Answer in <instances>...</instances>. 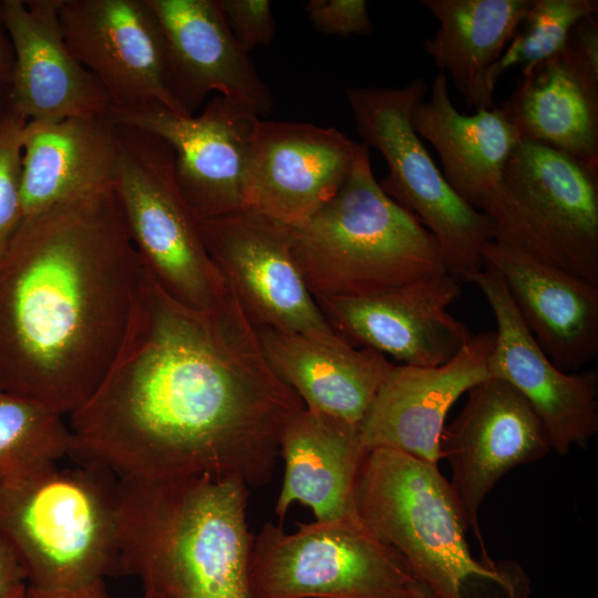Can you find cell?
I'll return each mask as SVG.
<instances>
[{"label": "cell", "instance_id": "cb8c5ba5", "mask_svg": "<svg viewBox=\"0 0 598 598\" xmlns=\"http://www.w3.org/2000/svg\"><path fill=\"white\" fill-rule=\"evenodd\" d=\"M276 375L312 412L360 424L393 363L343 338L324 340L272 327H255Z\"/></svg>", "mask_w": 598, "mask_h": 598}, {"label": "cell", "instance_id": "277c9868", "mask_svg": "<svg viewBox=\"0 0 598 598\" xmlns=\"http://www.w3.org/2000/svg\"><path fill=\"white\" fill-rule=\"evenodd\" d=\"M0 539L28 586L72 591L121 576L118 478L93 463L0 475Z\"/></svg>", "mask_w": 598, "mask_h": 598}, {"label": "cell", "instance_id": "5b68a950", "mask_svg": "<svg viewBox=\"0 0 598 598\" xmlns=\"http://www.w3.org/2000/svg\"><path fill=\"white\" fill-rule=\"evenodd\" d=\"M354 512L439 598H528L518 565H487L472 556L463 514L437 466L390 448L369 451Z\"/></svg>", "mask_w": 598, "mask_h": 598}, {"label": "cell", "instance_id": "6da1fadb", "mask_svg": "<svg viewBox=\"0 0 598 598\" xmlns=\"http://www.w3.org/2000/svg\"><path fill=\"white\" fill-rule=\"evenodd\" d=\"M303 408L227 285L212 309L197 311L146 275L113 367L69 415L70 456L118 480L210 475L261 486L285 425Z\"/></svg>", "mask_w": 598, "mask_h": 598}, {"label": "cell", "instance_id": "52a82bcc", "mask_svg": "<svg viewBox=\"0 0 598 598\" xmlns=\"http://www.w3.org/2000/svg\"><path fill=\"white\" fill-rule=\"evenodd\" d=\"M474 206L492 221L493 240L598 285V169L520 141Z\"/></svg>", "mask_w": 598, "mask_h": 598}, {"label": "cell", "instance_id": "1f68e13d", "mask_svg": "<svg viewBox=\"0 0 598 598\" xmlns=\"http://www.w3.org/2000/svg\"><path fill=\"white\" fill-rule=\"evenodd\" d=\"M308 19L318 32L328 35H370L374 28L364 0H309Z\"/></svg>", "mask_w": 598, "mask_h": 598}, {"label": "cell", "instance_id": "ac0fdd59", "mask_svg": "<svg viewBox=\"0 0 598 598\" xmlns=\"http://www.w3.org/2000/svg\"><path fill=\"white\" fill-rule=\"evenodd\" d=\"M495 331L473 334L448 362L433 367L393 364L360 423L365 447L390 448L437 466L440 440L451 406L491 377Z\"/></svg>", "mask_w": 598, "mask_h": 598}, {"label": "cell", "instance_id": "8fae6325", "mask_svg": "<svg viewBox=\"0 0 598 598\" xmlns=\"http://www.w3.org/2000/svg\"><path fill=\"white\" fill-rule=\"evenodd\" d=\"M197 221L213 264L255 327L342 338L305 282L289 226L249 208Z\"/></svg>", "mask_w": 598, "mask_h": 598}, {"label": "cell", "instance_id": "d6a6232c", "mask_svg": "<svg viewBox=\"0 0 598 598\" xmlns=\"http://www.w3.org/2000/svg\"><path fill=\"white\" fill-rule=\"evenodd\" d=\"M27 577L11 548L0 539V596L25 586Z\"/></svg>", "mask_w": 598, "mask_h": 598}, {"label": "cell", "instance_id": "4dcf8cb0", "mask_svg": "<svg viewBox=\"0 0 598 598\" xmlns=\"http://www.w3.org/2000/svg\"><path fill=\"white\" fill-rule=\"evenodd\" d=\"M217 1L229 30L246 53L274 42L276 23L268 0Z\"/></svg>", "mask_w": 598, "mask_h": 598}, {"label": "cell", "instance_id": "7c38bea8", "mask_svg": "<svg viewBox=\"0 0 598 598\" xmlns=\"http://www.w3.org/2000/svg\"><path fill=\"white\" fill-rule=\"evenodd\" d=\"M467 400L441 440V460L451 468V488L467 529L480 544L482 561L494 565L481 533L480 508L511 470L545 457L548 432L527 399L508 382L489 377L473 385Z\"/></svg>", "mask_w": 598, "mask_h": 598}, {"label": "cell", "instance_id": "3957f363", "mask_svg": "<svg viewBox=\"0 0 598 598\" xmlns=\"http://www.w3.org/2000/svg\"><path fill=\"white\" fill-rule=\"evenodd\" d=\"M118 488L123 575L167 598H256L244 481L118 480Z\"/></svg>", "mask_w": 598, "mask_h": 598}, {"label": "cell", "instance_id": "603a6c76", "mask_svg": "<svg viewBox=\"0 0 598 598\" xmlns=\"http://www.w3.org/2000/svg\"><path fill=\"white\" fill-rule=\"evenodd\" d=\"M499 107L522 141L547 145L598 169V62L568 40L523 72Z\"/></svg>", "mask_w": 598, "mask_h": 598}, {"label": "cell", "instance_id": "e0dca14e", "mask_svg": "<svg viewBox=\"0 0 598 598\" xmlns=\"http://www.w3.org/2000/svg\"><path fill=\"white\" fill-rule=\"evenodd\" d=\"M359 146L336 127L259 118L246 173V207L289 227L305 224L342 186Z\"/></svg>", "mask_w": 598, "mask_h": 598}, {"label": "cell", "instance_id": "4fadbf2b", "mask_svg": "<svg viewBox=\"0 0 598 598\" xmlns=\"http://www.w3.org/2000/svg\"><path fill=\"white\" fill-rule=\"evenodd\" d=\"M116 122L164 140L174 153L179 193L196 218L231 214L246 207V173L259 117L216 94L195 116L152 104L109 109Z\"/></svg>", "mask_w": 598, "mask_h": 598}, {"label": "cell", "instance_id": "d6986e66", "mask_svg": "<svg viewBox=\"0 0 598 598\" xmlns=\"http://www.w3.org/2000/svg\"><path fill=\"white\" fill-rule=\"evenodd\" d=\"M163 28L172 94L187 116L210 92L259 117L271 92L229 30L217 0H148Z\"/></svg>", "mask_w": 598, "mask_h": 598}, {"label": "cell", "instance_id": "f546056e", "mask_svg": "<svg viewBox=\"0 0 598 598\" xmlns=\"http://www.w3.org/2000/svg\"><path fill=\"white\" fill-rule=\"evenodd\" d=\"M27 122L7 97L0 113V257L22 221V135Z\"/></svg>", "mask_w": 598, "mask_h": 598}, {"label": "cell", "instance_id": "ba28073f", "mask_svg": "<svg viewBox=\"0 0 598 598\" xmlns=\"http://www.w3.org/2000/svg\"><path fill=\"white\" fill-rule=\"evenodd\" d=\"M426 92L416 76L402 87L349 86L344 94L362 143L385 159L381 188L431 233L446 272L472 282L483 270L482 248L494 239V227L448 185L412 126V111Z\"/></svg>", "mask_w": 598, "mask_h": 598}, {"label": "cell", "instance_id": "30bf717a", "mask_svg": "<svg viewBox=\"0 0 598 598\" xmlns=\"http://www.w3.org/2000/svg\"><path fill=\"white\" fill-rule=\"evenodd\" d=\"M256 598H420L406 560L354 515L297 524L266 523L254 537Z\"/></svg>", "mask_w": 598, "mask_h": 598}, {"label": "cell", "instance_id": "836d02e7", "mask_svg": "<svg viewBox=\"0 0 598 598\" xmlns=\"http://www.w3.org/2000/svg\"><path fill=\"white\" fill-rule=\"evenodd\" d=\"M14 66V50L4 22L0 1V89L10 85Z\"/></svg>", "mask_w": 598, "mask_h": 598}, {"label": "cell", "instance_id": "f1b7e54d", "mask_svg": "<svg viewBox=\"0 0 598 598\" xmlns=\"http://www.w3.org/2000/svg\"><path fill=\"white\" fill-rule=\"evenodd\" d=\"M598 12L597 0H533L513 38L488 75L495 90L502 74L520 66L522 73L560 51L570 30L584 17Z\"/></svg>", "mask_w": 598, "mask_h": 598}, {"label": "cell", "instance_id": "7402d4cb", "mask_svg": "<svg viewBox=\"0 0 598 598\" xmlns=\"http://www.w3.org/2000/svg\"><path fill=\"white\" fill-rule=\"evenodd\" d=\"M117 123L109 115L28 121L22 135V220L116 183Z\"/></svg>", "mask_w": 598, "mask_h": 598}, {"label": "cell", "instance_id": "7a4b0ae2", "mask_svg": "<svg viewBox=\"0 0 598 598\" xmlns=\"http://www.w3.org/2000/svg\"><path fill=\"white\" fill-rule=\"evenodd\" d=\"M146 272L115 185L22 220L0 257V389L70 415L128 332Z\"/></svg>", "mask_w": 598, "mask_h": 598}, {"label": "cell", "instance_id": "9a60e30c", "mask_svg": "<svg viewBox=\"0 0 598 598\" xmlns=\"http://www.w3.org/2000/svg\"><path fill=\"white\" fill-rule=\"evenodd\" d=\"M461 291V282L442 272L375 295L315 300L350 344L401 364L433 368L452 360L473 336L448 311Z\"/></svg>", "mask_w": 598, "mask_h": 598}, {"label": "cell", "instance_id": "484cf974", "mask_svg": "<svg viewBox=\"0 0 598 598\" xmlns=\"http://www.w3.org/2000/svg\"><path fill=\"white\" fill-rule=\"evenodd\" d=\"M411 123L420 138L436 151L448 185L473 206L497 184L522 141L497 105L472 115L460 113L450 99L443 71L435 75L430 97L414 106Z\"/></svg>", "mask_w": 598, "mask_h": 598}, {"label": "cell", "instance_id": "ffe728a7", "mask_svg": "<svg viewBox=\"0 0 598 598\" xmlns=\"http://www.w3.org/2000/svg\"><path fill=\"white\" fill-rule=\"evenodd\" d=\"M61 0H2L14 50L8 99L28 121H60L109 112L97 79L68 47Z\"/></svg>", "mask_w": 598, "mask_h": 598}, {"label": "cell", "instance_id": "8d00e7d4", "mask_svg": "<svg viewBox=\"0 0 598 598\" xmlns=\"http://www.w3.org/2000/svg\"><path fill=\"white\" fill-rule=\"evenodd\" d=\"M420 598H439L426 585L423 584Z\"/></svg>", "mask_w": 598, "mask_h": 598}, {"label": "cell", "instance_id": "8992f818", "mask_svg": "<svg viewBox=\"0 0 598 598\" xmlns=\"http://www.w3.org/2000/svg\"><path fill=\"white\" fill-rule=\"evenodd\" d=\"M289 235L313 297L370 296L446 272L431 233L381 188L364 143L337 194Z\"/></svg>", "mask_w": 598, "mask_h": 598}, {"label": "cell", "instance_id": "83f0119b", "mask_svg": "<svg viewBox=\"0 0 598 598\" xmlns=\"http://www.w3.org/2000/svg\"><path fill=\"white\" fill-rule=\"evenodd\" d=\"M63 415L0 389V475L70 455Z\"/></svg>", "mask_w": 598, "mask_h": 598}, {"label": "cell", "instance_id": "d590c367", "mask_svg": "<svg viewBox=\"0 0 598 598\" xmlns=\"http://www.w3.org/2000/svg\"><path fill=\"white\" fill-rule=\"evenodd\" d=\"M27 586H22L8 595L0 596V598H25Z\"/></svg>", "mask_w": 598, "mask_h": 598}, {"label": "cell", "instance_id": "4316f807", "mask_svg": "<svg viewBox=\"0 0 598 598\" xmlns=\"http://www.w3.org/2000/svg\"><path fill=\"white\" fill-rule=\"evenodd\" d=\"M533 0H420L437 20L424 52L448 73L466 105L494 109L488 75L504 53Z\"/></svg>", "mask_w": 598, "mask_h": 598}, {"label": "cell", "instance_id": "d4e9b609", "mask_svg": "<svg viewBox=\"0 0 598 598\" xmlns=\"http://www.w3.org/2000/svg\"><path fill=\"white\" fill-rule=\"evenodd\" d=\"M369 453L360 424L303 408L285 425L279 456L285 476L275 513L282 522L295 503L311 508L316 520L354 515V489Z\"/></svg>", "mask_w": 598, "mask_h": 598}, {"label": "cell", "instance_id": "44dd1931", "mask_svg": "<svg viewBox=\"0 0 598 598\" xmlns=\"http://www.w3.org/2000/svg\"><path fill=\"white\" fill-rule=\"evenodd\" d=\"M483 267L496 270L538 346L565 372L598 354V285L492 240Z\"/></svg>", "mask_w": 598, "mask_h": 598}, {"label": "cell", "instance_id": "e575fe53", "mask_svg": "<svg viewBox=\"0 0 598 598\" xmlns=\"http://www.w3.org/2000/svg\"><path fill=\"white\" fill-rule=\"evenodd\" d=\"M25 598H109L104 581L72 591H45L27 586Z\"/></svg>", "mask_w": 598, "mask_h": 598}, {"label": "cell", "instance_id": "f35d334b", "mask_svg": "<svg viewBox=\"0 0 598 598\" xmlns=\"http://www.w3.org/2000/svg\"><path fill=\"white\" fill-rule=\"evenodd\" d=\"M143 598H167L161 594L151 590H144Z\"/></svg>", "mask_w": 598, "mask_h": 598}, {"label": "cell", "instance_id": "74e56055", "mask_svg": "<svg viewBox=\"0 0 598 598\" xmlns=\"http://www.w3.org/2000/svg\"><path fill=\"white\" fill-rule=\"evenodd\" d=\"M8 97V86L0 89V113L2 112Z\"/></svg>", "mask_w": 598, "mask_h": 598}, {"label": "cell", "instance_id": "2e32d148", "mask_svg": "<svg viewBox=\"0 0 598 598\" xmlns=\"http://www.w3.org/2000/svg\"><path fill=\"white\" fill-rule=\"evenodd\" d=\"M493 311L497 329L488 359L491 377L518 390L543 421L559 455L586 450L598 433V373L565 372L536 342L520 318L499 274L483 267L472 280Z\"/></svg>", "mask_w": 598, "mask_h": 598}, {"label": "cell", "instance_id": "5bb4252c", "mask_svg": "<svg viewBox=\"0 0 598 598\" xmlns=\"http://www.w3.org/2000/svg\"><path fill=\"white\" fill-rule=\"evenodd\" d=\"M59 17L68 47L110 107L158 104L187 116L172 94L166 39L148 0H61Z\"/></svg>", "mask_w": 598, "mask_h": 598}, {"label": "cell", "instance_id": "9c48e42d", "mask_svg": "<svg viewBox=\"0 0 598 598\" xmlns=\"http://www.w3.org/2000/svg\"><path fill=\"white\" fill-rule=\"evenodd\" d=\"M117 125L115 189L146 275L175 302L197 311L212 309L226 283L179 193L171 146L147 131Z\"/></svg>", "mask_w": 598, "mask_h": 598}]
</instances>
